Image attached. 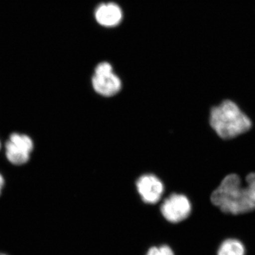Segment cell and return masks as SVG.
<instances>
[{"label": "cell", "mask_w": 255, "mask_h": 255, "mask_svg": "<svg viewBox=\"0 0 255 255\" xmlns=\"http://www.w3.org/2000/svg\"><path fill=\"white\" fill-rule=\"evenodd\" d=\"M191 204L187 196L173 194L161 206V213L169 222L177 223L187 219L191 212Z\"/></svg>", "instance_id": "5b68a950"}, {"label": "cell", "mask_w": 255, "mask_h": 255, "mask_svg": "<svg viewBox=\"0 0 255 255\" xmlns=\"http://www.w3.org/2000/svg\"><path fill=\"white\" fill-rule=\"evenodd\" d=\"M244 243L236 238H228L221 242L216 255H246Z\"/></svg>", "instance_id": "ba28073f"}, {"label": "cell", "mask_w": 255, "mask_h": 255, "mask_svg": "<svg viewBox=\"0 0 255 255\" xmlns=\"http://www.w3.org/2000/svg\"><path fill=\"white\" fill-rule=\"evenodd\" d=\"M210 125L220 137L230 140L249 131L253 124L237 104L227 100L211 109Z\"/></svg>", "instance_id": "7a4b0ae2"}, {"label": "cell", "mask_w": 255, "mask_h": 255, "mask_svg": "<svg viewBox=\"0 0 255 255\" xmlns=\"http://www.w3.org/2000/svg\"><path fill=\"white\" fill-rule=\"evenodd\" d=\"M33 147V140L28 135L14 132L5 144L6 159L14 165H22L29 160Z\"/></svg>", "instance_id": "277c9868"}, {"label": "cell", "mask_w": 255, "mask_h": 255, "mask_svg": "<svg viewBox=\"0 0 255 255\" xmlns=\"http://www.w3.org/2000/svg\"><path fill=\"white\" fill-rule=\"evenodd\" d=\"M4 185V179L3 178L2 175L0 174V194H1V190H2L3 187Z\"/></svg>", "instance_id": "30bf717a"}, {"label": "cell", "mask_w": 255, "mask_h": 255, "mask_svg": "<svg viewBox=\"0 0 255 255\" xmlns=\"http://www.w3.org/2000/svg\"><path fill=\"white\" fill-rule=\"evenodd\" d=\"M0 255H4V254H1V253H0Z\"/></svg>", "instance_id": "7c38bea8"}, {"label": "cell", "mask_w": 255, "mask_h": 255, "mask_svg": "<svg viewBox=\"0 0 255 255\" xmlns=\"http://www.w3.org/2000/svg\"><path fill=\"white\" fill-rule=\"evenodd\" d=\"M0 149H1V142H0Z\"/></svg>", "instance_id": "8fae6325"}, {"label": "cell", "mask_w": 255, "mask_h": 255, "mask_svg": "<svg viewBox=\"0 0 255 255\" xmlns=\"http://www.w3.org/2000/svg\"><path fill=\"white\" fill-rule=\"evenodd\" d=\"M139 195L146 204H157L163 194V183L153 174H144L136 182Z\"/></svg>", "instance_id": "8992f818"}, {"label": "cell", "mask_w": 255, "mask_h": 255, "mask_svg": "<svg viewBox=\"0 0 255 255\" xmlns=\"http://www.w3.org/2000/svg\"><path fill=\"white\" fill-rule=\"evenodd\" d=\"M94 16L97 23L102 27L115 28L123 21L124 11L114 1L102 2L96 6Z\"/></svg>", "instance_id": "52a82bcc"}, {"label": "cell", "mask_w": 255, "mask_h": 255, "mask_svg": "<svg viewBox=\"0 0 255 255\" xmlns=\"http://www.w3.org/2000/svg\"><path fill=\"white\" fill-rule=\"evenodd\" d=\"M146 255H174V254L169 246H162L151 248Z\"/></svg>", "instance_id": "9c48e42d"}, {"label": "cell", "mask_w": 255, "mask_h": 255, "mask_svg": "<svg viewBox=\"0 0 255 255\" xmlns=\"http://www.w3.org/2000/svg\"><path fill=\"white\" fill-rule=\"evenodd\" d=\"M94 90L103 97H113L122 89V80L109 62H102L96 66L92 78Z\"/></svg>", "instance_id": "3957f363"}, {"label": "cell", "mask_w": 255, "mask_h": 255, "mask_svg": "<svg viewBox=\"0 0 255 255\" xmlns=\"http://www.w3.org/2000/svg\"><path fill=\"white\" fill-rule=\"evenodd\" d=\"M243 186L239 175L230 174L211 195V203L223 213L233 216L248 214L255 211V172L246 177Z\"/></svg>", "instance_id": "6da1fadb"}]
</instances>
